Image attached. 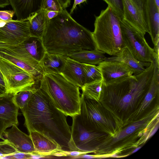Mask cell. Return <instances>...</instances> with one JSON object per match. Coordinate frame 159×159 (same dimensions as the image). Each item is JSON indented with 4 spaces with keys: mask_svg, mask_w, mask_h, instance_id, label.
Returning <instances> with one entry per match:
<instances>
[{
    "mask_svg": "<svg viewBox=\"0 0 159 159\" xmlns=\"http://www.w3.org/2000/svg\"><path fill=\"white\" fill-rule=\"evenodd\" d=\"M105 60L116 61L123 62L133 70L134 75L142 72L145 69V67L150 66V63L143 62L135 58L128 49L124 48L116 54L109 57H106Z\"/></svg>",
    "mask_w": 159,
    "mask_h": 159,
    "instance_id": "19",
    "label": "cell"
},
{
    "mask_svg": "<svg viewBox=\"0 0 159 159\" xmlns=\"http://www.w3.org/2000/svg\"><path fill=\"white\" fill-rule=\"evenodd\" d=\"M43 0H9L17 20L30 19L41 10Z\"/></svg>",
    "mask_w": 159,
    "mask_h": 159,
    "instance_id": "16",
    "label": "cell"
},
{
    "mask_svg": "<svg viewBox=\"0 0 159 159\" xmlns=\"http://www.w3.org/2000/svg\"><path fill=\"white\" fill-rule=\"evenodd\" d=\"M85 77V84L102 79L101 73L98 66L82 63Z\"/></svg>",
    "mask_w": 159,
    "mask_h": 159,
    "instance_id": "27",
    "label": "cell"
},
{
    "mask_svg": "<svg viewBox=\"0 0 159 159\" xmlns=\"http://www.w3.org/2000/svg\"><path fill=\"white\" fill-rule=\"evenodd\" d=\"M156 109L148 114L141 119L138 120L125 128L115 134L112 137L111 145H112L120 141L127 136L132 134L143 127L147 125L149 122L152 121V117L156 113Z\"/></svg>",
    "mask_w": 159,
    "mask_h": 159,
    "instance_id": "23",
    "label": "cell"
},
{
    "mask_svg": "<svg viewBox=\"0 0 159 159\" xmlns=\"http://www.w3.org/2000/svg\"><path fill=\"white\" fill-rule=\"evenodd\" d=\"M59 12L55 11H46L47 17L48 20H50L56 16Z\"/></svg>",
    "mask_w": 159,
    "mask_h": 159,
    "instance_id": "35",
    "label": "cell"
},
{
    "mask_svg": "<svg viewBox=\"0 0 159 159\" xmlns=\"http://www.w3.org/2000/svg\"><path fill=\"white\" fill-rule=\"evenodd\" d=\"M63 9H66L70 5L71 0H58Z\"/></svg>",
    "mask_w": 159,
    "mask_h": 159,
    "instance_id": "38",
    "label": "cell"
},
{
    "mask_svg": "<svg viewBox=\"0 0 159 159\" xmlns=\"http://www.w3.org/2000/svg\"><path fill=\"white\" fill-rule=\"evenodd\" d=\"M63 8L58 0H43L41 10L61 12Z\"/></svg>",
    "mask_w": 159,
    "mask_h": 159,
    "instance_id": "29",
    "label": "cell"
},
{
    "mask_svg": "<svg viewBox=\"0 0 159 159\" xmlns=\"http://www.w3.org/2000/svg\"><path fill=\"white\" fill-rule=\"evenodd\" d=\"M108 156L112 157H120L118 155V154H117V153H114L110 155V156Z\"/></svg>",
    "mask_w": 159,
    "mask_h": 159,
    "instance_id": "44",
    "label": "cell"
},
{
    "mask_svg": "<svg viewBox=\"0 0 159 159\" xmlns=\"http://www.w3.org/2000/svg\"><path fill=\"white\" fill-rule=\"evenodd\" d=\"M103 84L106 85L133 75V69L125 63L116 61L104 60L97 66Z\"/></svg>",
    "mask_w": 159,
    "mask_h": 159,
    "instance_id": "13",
    "label": "cell"
},
{
    "mask_svg": "<svg viewBox=\"0 0 159 159\" xmlns=\"http://www.w3.org/2000/svg\"><path fill=\"white\" fill-rule=\"evenodd\" d=\"M31 159L32 154L29 153L16 152L11 155L2 157L1 159Z\"/></svg>",
    "mask_w": 159,
    "mask_h": 159,
    "instance_id": "32",
    "label": "cell"
},
{
    "mask_svg": "<svg viewBox=\"0 0 159 159\" xmlns=\"http://www.w3.org/2000/svg\"><path fill=\"white\" fill-rule=\"evenodd\" d=\"M9 5V0H0V7L3 8Z\"/></svg>",
    "mask_w": 159,
    "mask_h": 159,
    "instance_id": "42",
    "label": "cell"
},
{
    "mask_svg": "<svg viewBox=\"0 0 159 159\" xmlns=\"http://www.w3.org/2000/svg\"><path fill=\"white\" fill-rule=\"evenodd\" d=\"M142 147V146L139 147H137L134 150L131 152V154L134 153L136 152H137L138 150H139Z\"/></svg>",
    "mask_w": 159,
    "mask_h": 159,
    "instance_id": "45",
    "label": "cell"
},
{
    "mask_svg": "<svg viewBox=\"0 0 159 159\" xmlns=\"http://www.w3.org/2000/svg\"><path fill=\"white\" fill-rule=\"evenodd\" d=\"M86 0H74L73 5L72 8L70 9V11L69 13L71 15L73 13V11L74 9L75 8L77 5L86 2Z\"/></svg>",
    "mask_w": 159,
    "mask_h": 159,
    "instance_id": "39",
    "label": "cell"
},
{
    "mask_svg": "<svg viewBox=\"0 0 159 159\" xmlns=\"http://www.w3.org/2000/svg\"><path fill=\"white\" fill-rule=\"evenodd\" d=\"M0 72L5 87V93L16 94L36 86L34 77L13 63L0 57Z\"/></svg>",
    "mask_w": 159,
    "mask_h": 159,
    "instance_id": "7",
    "label": "cell"
},
{
    "mask_svg": "<svg viewBox=\"0 0 159 159\" xmlns=\"http://www.w3.org/2000/svg\"><path fill=\"white\" fill-rule=\"evenodd\" d=\"M3 136H5L7 141L17 151L39 155L35 152L32 141L29 135L22 131L18 128L17 125H13L11 128L6 129Z\"/></svg>",
    "mask_w": 159,
    "mask_h": 159,
    "instance_id": "14",
    "label": "cell"
},
{
    "mask_svg": "<svg viewBox=\"0 0 159 159\" xmlns=\"http://www.w3.org/2000/svg\"><path fill=\"white\" fill-rule=\"evenodd\" d=\"M105 54L98 49L83 50L72 52L66 56L82 63L98 65L106 58Z\"/></svg>",
    "mask_w": 159,
    "mask_h": 159,
    "instance_id": "21",
    "label": "cell"
},
{
    "mask_svg": "<svg viewBox=\"0 0 159 159\" xmlns=\"http://www.w3.org/2000/svg\"><path fill=\"white\" fill-rule=\"evenodd\" d=\"M61 73L67 80L79 87L85 84L82 63L68 57Z\"/></svg>",
    "mask_w": 159,
    "mask_h": 159,
    "instance_id": "18",
    "label": "cell"
},
{
    "mask_svg": "<svg viewBox=\"0 0 159 159\" xmlns=\"http://www.w3.org/2000/svg\"><path fill=\"white\" fill-rule=\"evenodd\" d=\"M159 91V63L156 59L154 61V73L149 86L144 95V99L136 114L141 113L150 105L158 93Z\"/></svg>",
    "mask_w": 159,
    "mask_h": 159,
    "instance_id": "22",
    "label": "cell"
},
{
    "mask_svg": "<svg viewBox=\"0 0 159 159\" xmlns=\"http://www.w3.org/2000/svg\"><path fill=\"white\" fill-rule=\"evenodd\" d=\"M30 19L7 21L0 27V41L16 45L22 44L30 37Z\"/></svg>",
    "mask_w": 159,
    "mask_h": 159,
    "instance_id": "11",
    "label": "cell"
},
{
    "mask_svg": "<svg viewBox=\"0 0 159 159\" xmlns=\"http://www.w3.org/2000/svg\"><path fill=\"white\" fill-rule=\"evenodd\" d=\"M1 141H0V143L1 142Z\"/></svg>",
    "mask_w": 159,
    "mask_h": 159,
    "instance_id": "47",
    "label": "cell"
},
{
    "mask_svg": "<svg viewBox=\"0 0 159 159\" xmlns=\"http://www.w3.org/2000/svg\"><path fill=\"white\" fill-rule=\"evenodd\" d=\"M20 110L29 133L40 132L55 141L65 151H79L72 140L67 116L55 106L41 88H37Z\"/></svg>",
    "mask_w": 159,
    "mask_h": 159,
    "instance_id": "1",
    "label": "cell"
},
{
    "mask_svg": "<svg viewBox=\"0 0 159 159\" xmlns=\"http://www.w3.org/2000/svg\"><path fill=\"white\" fill-rule=\"evenodd\" d=\"M145 13L148 33L155 45L159 42V8L154 0H145Z\"/></svg>",
    "mask_w": 159,
    "mask_h": 159,
    "instance_id": "17",
    "label": "cell"
},
{
    "mask_svg": "<svg viewBox=\"0 0 159 159\" xmlns=\"http://www.w3.org/2000/svg\"><path fill=\"white\" fill-rule=\"evenodd\" d=\"M67 57L46 52L41 62L44 73H61Z\"/></svg>",
    "mask_w": 159,
    "mask_h": 159,
    "instance_id": "20",
    "label": "cell"
},
{
    "mask_svg": "<svg viewBox=\"0 0 159 159\" xmlns=\"http://www.w3.org/2000/svg\"><path fill=\"white\" fill-rule=\"evenodd\" d=\"M0 57L29 73L34 77L37 83L40 82L44 74L41 62L27 53L23 43L0 48Z\"/></svg>",
    "mask_w": 159,
    "mask_h": 159,
    "instance_id": "8",
    "label": "cell"
},
{
    "mask_svg": "<svg viewBox=\"0 0 159 159\" xmlns=\"http://www.w3.org/2000/svg\"><path fill=\"white\" fill-rule=\"evenodd\" d=\"M14 94H0V139L5 140L3 134L7 129L13 125H19V107L16 103Z\"/></svg>",
    "mask_w": 159,
    "mask_h": 159,
    "instance_id": "12",
    "label": "cell"
},
{
    "mask_svg": "<svg viewBox=\"0 0 159 159\" xmlns=\"http://www.w3.org/2000/svg\"><path fill=\"white\" fill-rule=\"evenodd\" d=\"M29 133L32 141L35 152L38 155L44 157L49 155H53L58 152H66L63 150L55 141L40 132L34 131Z\"/></svg>",
    "mask_w": 159,
    "mask_h": 159,
    "instance_id": "15",
    "label": "cell"
},
{
    "mask_svg": "<svg viewBox=\"0 0 159 159\" xmlns=\"http://www.w3.org/2000/svg\"><path fill=\"white\" fill-rule=\"evenodd\" d=\"M155 3L158 8H159V0H154Z\"/></svg>",
    "mask_w": 159,
    "mask_h": 159,
    "instance_id": "46",
    "label": "cell"
},
{
    "mask_svg": "<svg viewBox=\"0 0 159 159\" xmlns=\"http://www.w3.org/2000/svg\"><path fill=\"white\" fill-rule=\"evenodd\" d=\"M14 14L13 10L0 11V20L4 21L11 20Z\"/></svg>",
    "mask_w": 159,
    "mask_h": 159,
    "instance_id": "33",
    "label": "cell"
},
{
    "mask_svg": "<svg viewBox=\"0 0 159 159\" xmlns=\"http://www.w3.org/2000/svg\"><path fill=\"white\" fill-rule=\"evenodd\" d=\"M120 17L109 6L95 17L93 38L97 49L113 56L124 48Z\"/></svg>",
    "mask_w": 159,
    "mask_h": 159,
    "instance_id": "4",
    "label": "cell"
},
{
    "mask_svg": "<svg viewBox=\"0 0 159 159\" xmlns=\"http://www.w3.org/2000/svg\"><path fill=\"white\" fill-rule=\"evenodd\" d=\"M77 157H76V158H88V159L100 158V157H99L97 156H95V155L87 154L86 153L80 155Z\"/></svg>",
    "mask_w": 159,
    "mask_h": 159,
    "instance_id": "41",
    "label": "cell"
},
{
    "mask_svg": "<svg viewBox=\"0 0 159 159\" xmlns=\"http://www.w3.org/2000/svg\"><path fill=\"white\" fill-rule=\"evenodd\" d=\"M102 79L85 84L81 87L82 93L87 97L99 102L102 99Z\"/></svg>",
    "mask_w": 159,
    "mask_h": 159,
    "instance_id": "26",
    "label": "cell"
},
{
    "mask_svg": "<svg viewBox=\"0 0 159 159\" xmlns=\"http://www.w3.org/2000/svg\"><path fill=\"white\" fill-rule=\"evenodd\" d=\"M99 102L89 98L82 93L80 96V112L78 116L87 129L101 130L113 137L116 134V126L101 109Z\"/></svg>",
    "mask_w": 159,
    "mask_h": 159,
    "instance_id": "5",
    "label": "cell"
},
{
    "mask_svg": "<svg viewBox=\"0 0 159 159\" xmlns=\"http://www.w3.org/2000/svg\"><path fill=\"white\" fill-rule=\"evenodd\" d=\"M86 153L84 152L78 151H69L68 152L67 156L71 157H73V158L74 157H75V158H75L76 157H78V156L80 155Z\"/></svg>",
    "mask_w": 159,
    "mask_h": 159,
    "instance_id": "36",
    "label": "cell"
},
{
    "mask_svg": "<svg viewBox=\"0 0 159 159\" xmlns=\"http://www.w3.org/2000/svg\"><path fill=\"white\" fill-rule=\"evenodd\" d=\"M17 152L15 148L5 139L0 143V159Z\"/></svg>",
    "mask_w": 159,
    "mask_h": 159,
    "instance_id": "30",
    "label": "cell"
},
{
    "mask_svg": "<svg viewBox=\"0 0 159 159\" xmlns=\"http://www.w3.org/2000/svg\"><path fill=\"white\" fill-rule=\"evenodd\" d=\"M5 93V87L2 75L0 72V94Z\"/></svg>",
    "mask_w": 159,
    "mask_h": 159,
    "instance_id": "37",
    "label": "cell"
},
{
    "mask_svg": "<svg viewBox=\"0 0 159 159\" xmlns=\"http://www.w3.org/2000/svg\"><path fill=\"white\" fill-rule=\"evenodd\" d=\"M40 82L39 87L58 109L66 116L79 114L81 96L79 87L61 73H44Z\"/></svg>",
    "mask_w": 159,
    "mask_h": 159,
    "instance_id": "3",
    "label": "cell"
},
{
    "mask_svg": "<svg viewBox=\"0 0 159 159\" xmlns=\"http://www.w3.org/2000/svg\"><path fill=\"white\" fill-rule=\"evenodd\" d=\"M119 16L123 17L122 0H103Z\"/></svg>",
    "mask_w": 159,
    "mask_h": 159,
    "instance_id": "31",
    "label": "cell"
},
{
    "mask_svg": "<svg viewBox=\"0 0 159 159\" xmlns=\"http://www.w3.org/2000/svg\"><path fill=\"white\" fill-rule=\"evenodd\" d=\"M42 39L46 52L66 56L97 49L92 32L75 21L65 9L49 20Z\"/></svg>",
    "mask_w": 159,
    "mask_h": 159,
    "instance_id": "2",
    "label": "cell"
},
{
    "mask_svg": "<svg viewBox=\"0 0 159 159\" xmlns=\"http://www.w3.org/2000/svg\"><path fill=\"white\" fill-rule=\"evenodd\" d=\"M37 88L33 86L14 94L16 103L20 109L23 108Z\"/></svg>",
    "mask_w": 159,
    "mask_h": 159,
    "instance_id": "28",
    "label": "cell"
},
{
    "mask_svg": "<svg viewBox=\"0 0 159 159\" xmlns=\"http://www.w3.org/2000/svg\"><path fill=\"white\" fill-rule=\"evenodd\" d=\"M120 25L124 48L133 56L143 62L152 63L156 59L153 48L141 35L123 18L120 19Z\"/></svg>",
    "mask_w": 159,
    "mask_h": 159,
    "instance_id": "6",
    "label": "cell"
},
{
    "mask_svg": "<svg viewBox=\"0 0 159 159\" xmlns=\"http://www.w3.org/2000/svg\"><path fill=\"white\" fill-rule=\"evenodd\" d=\"M159 127V122L158 120L156 122L153 127L150 130V132L148 134L147 137L145 139V141L152 136L157 131Z\"/></svg>",
    "mask_w": 159,
    "mask_h": 159,
    "instance_id": "34",
    "label": "cell"
},
{
    "mask_svg": "<svg viewBox=\"0 0 159 159\" xmlns=\"http://www.w3.org/2000/svg\"><path fill=\"white\" fill-rule=\"evenodd\" d=\"M153 49L156 55V60L159 63V42L154 45Z\"/></svg>",
    "mask_w": 159,
    "mask_h": 159,
    "instance_id": "40",
    "label": "cell"
},
{
    "mask_svg": "<svg viewBox=\"0 0 159 159\" xmlns=\"http://www.w3.org/2000/svg\"><path fill=\"white\" fill-rule=\"evenodd\" d=\"M30 37L42 39L49 20L46 11L41 10L30 19Z\"/></svg>",
    "mask_w": 159,
    "mask_h": 159,
    "instance_id": "24",
    "label": "cell"
},
{
    "mask_svg": "<svg viewBox=\"0 0 159 159\" xmlns=\"http://www.w3.org/2000/svg\"><path fill=\"white\" fill-rule=\"evenodd\" d=\"M72 118L71 137L76 148L79 151L86 153L96 152L99 142L107 134L87 129L81 123L78 115Z\"/></svg>",
    "mask_w": 159,
    "mask_h": 159,
    "instance_id": "9",
    "label": "cell"
},
{
    "mask_svg": "<svg viewBox=\"0 0 159 159\" xmlns=\"http://www.w3.org/2000/svg\"><path fill=\"white\" fill-rule=\"evenodd\" d=\"M23 44L27 53L36 60L41 62L46 52L42 39L30 37Z\"/></svg>",
    "mask_w": 159,
    "mask_h": 159,
    "instance_id": "25",
    "label": "cell"
},
{
    "mask_svg": "<svg viewBox=\"0 0 159 159\" xmlns=\"http://www.w3.org/2000/svg\"><path fill=\"white\" fill-rule=\"evenodd\" d=\"M13 45H14L9 44L7 43L0 41V48L10 47Z\"/></svg>",
    "mask_w": 159,
    "mask_h": 159,
    "instance_id": "43",
    "label": "cell"
},
{
    "mask_svg": "<svg viewBox=\"0 0 159 159\" xmlns=\"http://www.w3.org/2000/svg\"><path fill=\"white\" fill-rule=\"evenodd\" d=\"M123 18L141 35L148 33L146 16L145 0H122Z\"/></svg>",
    "mask_w": 159,
    "mask_h": 159,
    "instance_id": "10",
    "label": "cell"
}]
</instances>
